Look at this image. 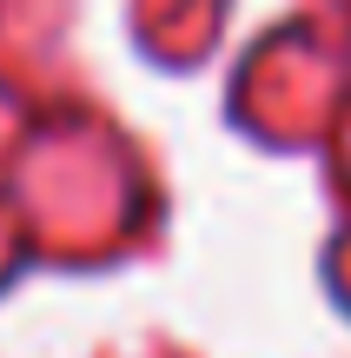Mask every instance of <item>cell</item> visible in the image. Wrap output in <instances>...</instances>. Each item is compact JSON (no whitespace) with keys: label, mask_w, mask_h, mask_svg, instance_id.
Returning <instances> with one entry per match:
<instances>
[]
</instances>
